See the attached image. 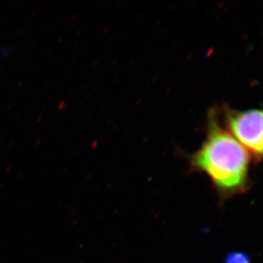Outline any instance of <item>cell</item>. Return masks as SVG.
Wrapping results in <instances>:
<instances>
[{
	"mask_svg": "<svg viewBox=\"0 0 263 263\" xmlns=\"http://www.w3.org/2000/svg\"><path fill=\"white\" fill-rule=\"evenodd\" d=\"M226 124L229 133L246 149L256 162L262 156V112L261 110L235 111L228 110Z\"/></svg>",
	"mask_w": 263,
	"mask_h": 263,
	"instance_id": "obj_2",
	"label": "cell"
},
{
	"mask_svg": "<svg viewBox=\"0 0 263 263\" xmlns=\"http://www.w3.org/2000/svg\"><path fill=\"white\" fill-rule=\"evenodd\" d=\"M252 160L248 151L212 115L206 138L190 159V164L194 170L209 176L221 198L226 199L249 188Z\"/></svg>",
	"mask_w": 263,
	"mask_h": 263,
	"instance_id": "obj_1",
	"label": "cell"
},
{
	"mask_svg": "<svg viewBox=\"0 0 263 263\" xmlns=\"http://www.w3.org/2000/svg\"><path fill=\"white\" fill-rule=\"evenodd\" d=\"M224 263H252L250 257L240 252H230L226 256Z\"/></svg>",
	"mask_w": 263,
	"mask_h": 263,
	"instance_id": "obj_3",
	"label": "cell"
}]
</instances>
